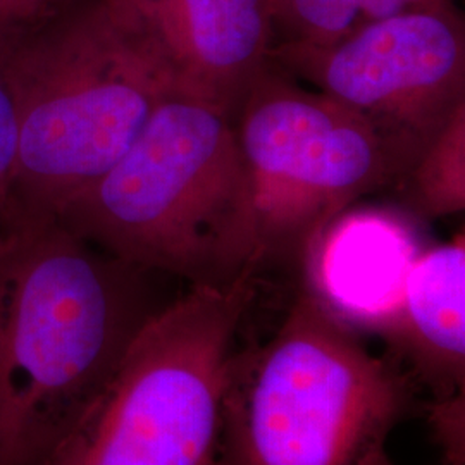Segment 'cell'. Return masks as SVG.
I'll use <instances>...</instances> for the list:
<instances>
[{
    "mask_svg": "<svg viewBox=\"0 0 465 465\" xmlns=\"http://www.w3.org/2000/svg\"><path fill=\"white\" fill-rule=\"evenodd\" d=\"M149 271L55 216L11 217L0 240V465H40L159 309Z\"/></svg>",
    "mask_w": 465,
    "mask_h": 465,
    "instance_id": "cell-1",
    "label": "cell"
},
{
    "mask_svg": "<svg viewBox=\"0 0 465 465\" xmlns=\"http://www.w3.org/2000/svg\"><path fill=\"white\" fill-rule=\"evenodd\" d=\"M149 272L228 286L261 267L249 171L223 109L171 94L130 150L57 214Z\"/></svg>",
    "mask_w": 465,
    "mask_h": 465,
    "instance_id": "cell-2",
    "label": "cell"
},
{
    "mask_svg": "<svg viewBox=\"0 0 465 465\" xmlns=\"http://www.w3.org/2000/svg\"><path fill=\"white\" fill-rule=\"evenodd\" d=\"M17 105L9 217L57 216L116 164L176 94L117 0H73L21 26L11 59Z\"/></svg>",
    "mask_w": 465,
    "mask_h": 465,
    "instance_id": "cell-3",
    "label": "cell"
},
{
    "mask_svg": "<svg viewBox=\"0 0 465 465\" xmlns=\"http://www.w3.org/2000/svg\"><path fill=\"white\" fill-rule=\"evenodd\" d=\"M414 407L411 374L302 292L269 341L232 353L219 465H393Z\"/></svg>",
    "mask_w": 465,
    "mask_h": 465,
    "instance_id": "cell-4",
    "label": "cell"
},
{
    "mask_svg": "<svg viewBox=\"0 0 465 465\" xmlns=\"http://www.w3.org/2000/svg\"><path fill=\"white\" fill-rule=\"evenodd\" d=\"M255 274L228 286L192 284L161 307L40 465H219L232 343Z\"/></svg>",
    "mask_w": 465,
    "mask_h": 465,
    "instance_id": "cell-5",
    "label": "cell"
},
{
    "mask_svg": "<svg viewBox=\"0 0 465 465\" xmlns=\"http://www.w3.org/2000/svg\"><path fill=\"white\" fill-rule=\"evenodd\" d=\"M232 126L249 171L261 266L300 262L355 200L395 182L381 138L364 117L303 88L271 61Z\"/></svg>",
    "mask_w": 465,
    "mask_h": 465,
    "instance_id": "cell-6",
    "label": "cell"
},
{
    "mask_svg": "<svg viewBox=\"0 0 465 465\" xmlns=\"http://www.w3.org/2000/svg\"><path fill=\"white\" fill-rule=\"evenodd\" d=\"M269 59L366 119L390 155L393 186L465 105V28L455 5L371 21L330 45L276 44Z\"/></svg>",
    "mask_w": 465,
    "mask_h": 465,
    "instance_id": "cell-7",
    "label": "cell"
},
{
    "mask_svg": "<svg viewBox=\"0 0 465 465\" xmlns=\"http://www.w3.org/2000/svg\"><path fill=\"white\" fill-rule=\"evenodd\" d=\"M149 40L176 94L234 119L269 64L267 0H117Z\"/></svg>",
    "mask_w": 465,
    "mask_h": 465,
    "instance_id": "cell-8",
    "label": "cell"
},
{
    "mask_svg": "<svg viewBox=\"0 0 465 465\" xmlns=\"http://www.w3.org/2000/svg\"><path fill=\"white\" fill-rule=\"evenodd\" d=\"M426 249L414 221L403 213L345 211L300 259L303 292L351 331L382 336Z\"/></svg>",
    "mask_w": 465,
    "mask_h": 465,
    "instance_id": "cell-9",
    "label": "cell"
},
{
    "mask_svg": "<svg viewBox=\"0 0 465 465\" xmlns=\"http://www.w3.org/2000/svg\"><path fill=\"white\" fill-rule=\"evenodd\" d=\"M382 340L431 400L465 395V243L432 245L417 257Z\"/></svg>",
    "mask_w": 465,
    "mask_h": 465,
    "instance_id": "cell-10",
    "label": "cell"
},
{
    "mask_svg": "<svg viewBox=\"0 0 465 465\" xmlns=\"http://www.w3.org/2000/svg\"><path fill=\"white\" fill-rule=\"evenodd\" d=\"M450 5L451 0H267L274 45H330L371 21Z\"/></svg>",
    "mask_w": 465,
    "mask_h": 465,
    "instance_id": "cell-11",
    "label": "cell"
},
{
    "mask_svg": "<svg viewBox=\"0 0 465 465\" xmlns=\"http://www.w3.org/2000/svg\"><path fill=\"white\" fill-rule=\"evenodd\" d=\"M397 188L407 213L419 217L460 214L465 209V105L401 176Z\"/></svg>",
    "mask_w": 465,
    "mask_h": 465,
    "instance_id": "cell-12",
    "label": "cell"
},
{
    "mask_svg": "<svg viewBox=\"0 0 465 465\" xmlns=\"http://www.w3.org/2000/svg\"><path fill=\"white\" fill-rule=\"evenodd\" d=\"M25 25L0 19V230L9 217V190L16 167L17 105L11 78V59L17 34Z\"/></svg>",
    "mask_w": 465,
    "mask_h": 465,
    "instance_id": "cell-13",
    "label": "cell"
},
{
    "mask_svg": "<svg viewBox=\"0 0 465 465\" xmlns=\"http://www.w3.org/2000/svg\"><path fill=\"white\" fill-rule=\"evenodd\" d=\"M428 420L447 465H465V395L431 400Z\"/></svg>",
    "mask_w": 465,
    "mask_h": 465,
    "instance_id": "cell-14",
    "label": "cell"
},
{
    "mask_svg": "<svg viewBox=\"0 0 465 465\" xmlns=\"http://www.w3.org/2000/svg\"><path fill=\"white\" fill-rule=\"evenodd\" d=\"M73 0H0V19L16 25H34L55 15Z\"/></svg>",
    "mask_w": 465,
    "mask_h": 465,
    "instance_id": "cell-15",
    "label": "cell"
},
{
    "mask_svg": "<svg viewBox=\"0 0 465 465\" xmlns=\"http://www.w3.org/2000/svg\"><path fill=\"white\" fill-rule=\"evenodd\" d=\"M2 234H4V230H0V240H2Z\"/></svg>",
    "mask_w": 465,
    "mask_h": 465,
    "instance_id": "cell-16",
    "label": "cell"
}]
</instances>
